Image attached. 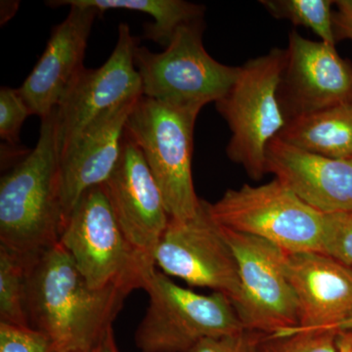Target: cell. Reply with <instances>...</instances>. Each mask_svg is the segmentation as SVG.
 <instances>
[{
    "instance_id": "6da1fadb",
    "label": "cell",
    "mask_w": 352,
    "mask_h": 352,
    "mask_svg": "<svg viewBox=\"0 0 352 352\" xmlns=\"http://www.w3.org/2000/svg\"><path fill=\"white\" fill-rule=\"evenodd\" d=\"M129 294L117 287L92 289L60 242L27 265L30 325L45 333L56 352L92 351Z\"/></svg>"
},
{
    "instance_id": "7a4b0ae2",
    "label": "cell",
    "mask_w": 352,
    "mask_h": 352,
    "mask_svg": "<svg viewBox=\"0 0 352 352\" xmlns=\"http://www.w3.org/2000/svg\"><path fill=\"white\" fill-rule=\"evenodd\" d=\"M56 109L41 120L36 148L0 182V247L27 263L60 242L66 226Z\"/></svg>"
},
{
    "instance_id": "3957f363",
    "label": "cell",
    "mask_w": 352,
    "mask_h": 352,
    "mask_svg": "<svg viewBox=\"0 0 352 352\" xmlns=\"http://www.w3.org/2000/svg\"><path fill=\"white\" fill-rule=\"evenodd\" d=\"M201 110L142 95L127 118L124 133L142 153L173 219H188L200 206L192 157L194 127Z\"/></svg>"
},
{
    "instance_id": "277c9868",
    "label": "cell",
    "mask_w": 352,
    "mask_h": 352,
    "mask_svg": "<svg viewBox=\"0 0 352 352\" xmlns=\"http://www.w3.org/2000/svg\"><path fill=\"white\" fill-rule=\"evenodd\" d=\"M285 62L286 50L280 48L250 59L230 89L215 102L231 131L227 156L254 180L267 173L266 148L287 124L277 94Z\"/></svg>"
},
{
    "instance_id": "5b68a950",
    "label": "cell",
    "mask_w": 352,
    "mask_h": 352,
    "mask_svg": "<svg viewBox=\"0 0 352 352\" xmlns=\"http://www.w3.org/2000/svg\"><path fill=\"white\" fill-rule=\"evenodd\" d=\"M60 243L95 289H143L154 261L136 251L118 223L104 185L83 194L67 220Z\"/></svg>"
},
{
    "instance_id": "8992f818",
    "label": "cell",
    "mask_w": 352,
    "mask_h": 352,
    "mask_svg": "<svg viewBox=\"0 0 352 352\" xmlns=\"http://www.w3.org/2000/svg\"><path fill=\"white\" fill-rule=\"evenodd\" d=\"M143 289L149 305L135 332L141 352H187L201 340L245 331L232 302L223 294L195 293L156 268L146 278Z\"/></svg>"
},
{
    "instance_id": "52a82bcc",
    "label": "cell",
    "mask_w": 352,
    "mask_h": 352,
    "mask_svg": "<svg viewBox=\"0 0 352 352\" xmlns=\"http://www.w3.org/2000/svg\"><path fill=\"white\" fill-rule=\"evenodd\" d=\"M204 19L180 27L159 53L138 46L134 63L148 98L180 106L204 108L227 94L241 66L219 63L205 50Z\"/></svg>"
},
{
    "instance_id": "ba28073f",
    "label": "cell",
    "mask_w": 352,
    "mask_h": 352,
    "mask_svg": "<svg viewBox=\"0 0 352 352\" xmlns=\"http://www.w3.org/2000/svg\"><path fill=\"white\" fill-rule=\"evenodd\" d=\"M210 212L219 226L268 241L287 252H320L325 214L276 178L227 190Z\"/></svg>"
},
{
    "instance_id": "9c48e42d",
    "label": "cell",
    "mask_w": 352,
    "mask_h": 352,
    "mask_svg": "<svg viewBox=\"0 0 352 352\" xmlns=\"http://www.w3.org/2000/svg\"><path fill=\"white\" fill-rule=\"evenodd\" d=\"M221 229L239 270V295L232 303L245 330L280 336L298 328L300 307L287 276V252L256 236Z\"/></svg>"
},
{
    "instance_id": "30bf717a",
    "label": "cell",
    "mask_w": 352,
    "mask_h": 352,
    "mask_svg": "<svg viewBox=\"0 0 352 352\" xmlns=\"http://www.w3.org/2000/svg\"><path fill=\"white\" fill-rule=\"evenodd\" d=\"M154 261L164 274L190 286L214 289L234 302L240 292L239 270L221 226L210 212V203L200 206L188 219H170L157 245Z\"/></svg>"
},
{
    "instance_id": "8fae6325",
    "label": "cell",
    "mask_w": 352,
    "mask_h": 352,
    "mask_svg": "<svg viewBox=\"0 0 352 352\" xmlns=\"http://www.w3.org/2000/svg\"><path fill=\"white\" fill-rule=\"evenodd\" d=\"M138 44L129 25L120 24L117 44L107 61L97 69H83L65 92L56 108L61 155L102 113L142 96V83L134 63Z\"/></svg>"
},
{
    "instance_id": "7c38bea8",
    "label": "cell",
    "mask_w": 352,
    "mask_h": 352,
    "mask_svg": "<svg viewBox=\"0 0 352 352\" xmlns=\"http://www.w3.org/2000/svg\"><path fill=\"white\" fill-rule=\"evenodd\" d=\"M277 94L287 124L352 103V63L340 56L336 45L302 38L293 30Z\"/></svg>"
},
{
    "instance_id": "4fadbf2b",
    "label": "cell",
    "mask_w": 352,
    "mask_h": 352,
    "mask_svg": "<svg viewBox=\"0 0 352 352\" xmlns=\"http://www.w3.org/2000/svg\"><path fill=\"white\" fill-rule=\"evenodd\" d=\"M103 185L127 241L154 261L170 217L142 153L126 133L119 163Z\"/></svg>"
},
{
    "instance_id": "5bb4252c",
    "label": "cell",
    "mask_w": 352,
    "mask_h": 352,
    "mask_svg": "<svg viewBox=\"0 0 352 352\" xmlns=\"http://www.w3.org/2000/svg\"><path fill=\"white\" fill-rule=\"evenodd\" d=\"M50 6H69L66 19L54 28L43 55L19 88L32 115L41 120L59 105L72 82L85 68V50L92 25L99 14L92 7L74 0L48 2Z\"/></svg>"
},
{
    "instance_id": "9a60e30c",
    "label": "cell",
    "mask_w": 352,
    "mask_h": 352,
    "mask_svg": "<svg viewBox=\"0 0 352 352\" xmlns=\"http://www.w3.org/2000/svg\"><path fill=\"white\" fill-rule=\"evenodd\" d=\"M266 171L324 214L352 212V159L305 151L277 136L266 148Z\"/></svg>"
},
{
    "instance_id": "2e32d148",
    "label": "cell",
    "mask_w": 352,
    "mask_h": 352,
    "mask_svg": "<svg viewBox=\"0 0 352 352\" xmlns=\"http://www.w3.org/2000/svg\"><path fill=\"white\" fill-rule=\"evenodd\" d=\"M139 98L102 113L61 155L62 201L67 220L83 194L103 185L112 175L122 156L127 118Z\"/></svg>"
},
{
    "instance_id": "e0dca14e",
    "label": "cell",
    "mask_w": 352,
    "mask_h": 352,
    "mask_svg": "<svg viewBox=\"0 0 352 352\" xmlns=\"http://www.w3.org/2000/svg\"><path fill=\"white\" fill-rule=\"evenodd\" d=\"M286 273L298 298L300 321L283 335L336 330L352 314V267L321 252H287Z\"/></svg>"
},
{
    "instance_id": "ac0fdd59",
    "label": "cell",
    "mask_w": 352,
    "mask_h": 352,
    "mask_svg": "<svg viewBox=\"0 0 352 352\" xmlns=\"http://www.w3.org/2000/svg\"><path fill=\"white\" fill-rule=\"evenodd\" d=\"M277 138L320 156L351 160L352 103L292 120Z\"/></svg>"
},
{
    "instance_id": "d6986e66",
    "label": "cell",
    "mask_w": 352,
    "mask_h": 352,
    "mask_svg": "<svg viewBox=\"0 0 352 352\" xmlns=\"http://www.w3.org/2000/svg\"><path fill=\"white\" fill-rule=\"evenodd\" d=\"M80 6L92 7L103 13L111 9L142 12L155 20L144 28L145 38L164 48L182 25L203 19L205 6L183 0H74Z\"/></svg>"
},
{
    "instance_id": "ffe728a7",
    "label": "cell",
    "mask_w": 352,
    "mask_h": 352,
    "mask_svg": "<svg viewBox=\"0 0 352 352\" xmlns=\"http://www.w3.org/2000/svg\"><path fill=\"white\" fill-rule=\"evenodd\" d=\"M27 261L0 247V322L30 325L27 314Z\"/></svg>"
},
{
    "instance_id": "44dd1931",
    "label": "cell",
    "mask_w": 352,
    "mask_h": 352,
    "mask_svg": "<svg viewBox=\"0 0 352 352\" xmlns=\"http://www.w3.org/2000/svg\"><path fill=\"white\" fill-rule=\"evenodd\" d=\"M261 6L272 17L287 20L298 27L314 32L321 41L336 45L333 25V6L331 0H263Z\"/></svg>"
},
{
    "instance_id": "7402d4cb",
    "label": "cell",
    "mask_w": 352,
    "mask_h": 352,
    "mask_svg": "<svg viewBox=\"0 0 352 352\" xmlns=\"http://www.w3.org/2000/svg\"><path fill=\"white\" fill-rule=\"evenodd\" d=\"M338 330L293 331L283 336L263 335L258 352H340Z\"/></svg>"
},
{
    "instance_id": "603a6c76",
    "label": "cell",
    "mask_w": 352,
    "mask_h": 352,
    "mask_svg": "<svg viewBox=\"0 0 352 352\" xmlns=\"http://www.w3.org/2000/svg\"><path fill=\"white\" fill-rule=\"evenodd\" d=\"M320 252L352 267V212L325 214Z\"/></svg>"
},
{
    "instance_id": "cb8c5ba5",
    "label": "cell",
    "mask_w": 352,
    "mask_h": 352,
    "mask_svg": "<svg viewBox=\"0 0 352 352\" xmlns=\"http://www.w3.org/2000/svg\"><path fill=\"white\" fill-rule=\"evenodd\" d=\"M0 352H56L45 333L32 326L0 322Z\"/></svg>"
},
{
    "instance_id": "d4e9b609",
    "label": "cell",
    "mask_w": 352,
    "mask_h": 352,
    "mask_svg": "<svg viewBox=\"0 0 352 352\" xmlns=\"http://www.w3.org/2000/svg\"><path fill=\"white\" fill-rule=\"evenodd\" d=\"M31 110L20 94L19 90L1 87L0 89V138L9 145L15 146L20 141L23 124Z\"/></svg>"
},
{
    "instance_id": "484cf974",
    "label": "cell",
    "mask_w": 352,
    "mask_h": 352,
    "mask_svg": "<svg viewBox=\"0 0 352 352\" xmlns=\"http://www.w3.org/2000/svg\"><path fill=\"white\" fill-rule=\"evenodd\" d=\"M263 335L245 330L233 336L201 340L187 352H258Z\"/></svg>"
},
{
    "instance_id": "4316f807",
    "label": "cell",
    "mask_w": 352,
    "mask_h": 352,
    "mask_svg": "<svg viewBox=\"0 0 352 352\" xmlns=\"http://www.w3.org/2000/svg\"><path fill=\"white\" fill-rule=\"evenodd\" d=\"M335 6L333 25L336 41H352V0H339L335 1Z\"/></svg>"
},
{
    "instance_id": "83f0119b",
    "label": "cell",
    "mask_w": 352,
    "mask_h": 352,
    "mask_svg": "<svg viewBox=\"0 0 352 352\" xmlns=\"http://www.w3.org/2000/svg\"><path fill=\"white\" fill-rule=\"evenodd\" d=\"M91 352H120L116 344L113 327L109 329L107 333L99 340L98 344L94 347Z\"/></svg>"
},
{
    "instance_id": "f1b7e54d",
    "label": "cell",
    "mask_w": 352,
    "mask_h": 352,
    "mask_svg": "<svg viewBox=\"0 0 352 352\" xmlns=\"http://www.w3.org/2000/svg\"><path fill=\"white\" fill-rule=\"evenodd\" d=\"M337 346L340 352H352V332L338 330Z\"/></svg>"
},
{
    "instance_id": "f546056e",
    "label": "cell",
    "mask_w": 352,
    "mask_h": 352,
    "mask_svg": "<svg viewBox=\"0 0 352 352\" xmlns=\"http://www.w3.org/2000/svg\"><path fill=\"white\" fill-rule=\"evenodd\" d=\"M336 330L351 331V332H352V314L349 317V318L342 322V323H340Z\"/></svg>"
},
{
    "instance_id": "4dcf8cb0",
    "label": "cell",
    "mask_w": 352,
    "mask_h": 352,
    "mask_svg": "<svg viewBox=\"0 0 352 352\" xmlns=\"http://www.w3.org/2000/svg\"><path fill=\"white\" fill-rule=\"evenodd\" d=\"M92 351H72V352H91Z\"/></svg>"
}]
</instances>
